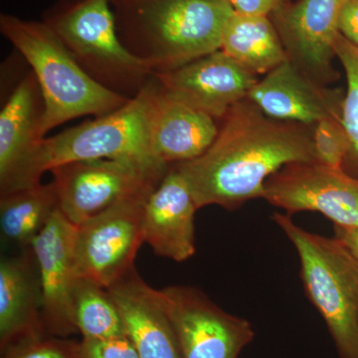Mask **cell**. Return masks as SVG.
Here are the masks:
<instances>
[{
  "label": "cell",
  "instance_id": "6da1fadb",
  "mask_svg": "<svg viewBox=\"0 0 358 358\" xmlns=\"http://www.w3.org/2000/svg\"><path fill=\"white\" fill-rule=\"evenodd\" d=\"M222 121L203 155L173 164L199 209L218 205L233 210L263 199L268 179L282 167L317 162L313 128L272 119L248 99L237 103Z\"/></svg>",
  "mask_w": 358,
  "mask_h": 358
},
{
  "label": "cell",
  "instance_id": "7a4b0ae2",
  "mask_svg": "<svg viewBox=\"0 0 358 358\" xmlns=\"http://www.w3.org/2000/svg\"><path fill=\"white\" fill-rule=\"evenodd\" d=\"M0 29L31 66L38 82L44 101V136L76 117L110 114L131 99L90 76L47 23L1 15Z\"/></svg>",
  "mask_w": 358,
  "mask_h": 358
},
{
  "label": "cell",
  "instance_id": "3957f363",
  "mask_svg": "<svg viewBox=\"0 0 358 358\" xmlns=\"http://www.w3.org/2000/svg\"><path fill=\"white\" fill-rule=\"evenodd\" d=\"M273 219L293 243L306 293L326 322L341 358H358V262L336 238L313 234L289 214Z\"/></svg>",
  "mask_w": 358,
  "mask_h": 358
},
{
  "label": "cell",
  "instance_id": "277c9868",
  "mask_svg": "<svg viewBox=\"0 0 358 358\" xmlns=\"http://www.w3.org/2000/svg\"><path fill=\"white\" fill-rule=\"evenodd\" d=\"M159 92L155 78L114 112L44 138L39 155L40 173L68 162L102 159L134 162L152 171H169L171 166L155 159L150 147V127Z\"/></svg>",
  "mask_w": 358,
  "mask_h": 358
},
{
  "label": "cell",
  "instance_id": "5b68a950",
  "mask_svg": "<svg viewBox=\"0 0 358 358\" xmlns=\"http://www.w3.org/2000/svg\"><path fill=\"white\" fill-rule=\"evenodd\" d=\"M233 13L227 0H143L136 11L143 45L138 57L154 75L220 50Z\"/></svg>",
  "mask_w": 358,
  "mask_h": 358
},
{
  "label": "cell",
  "instance_id": "8992f818",
  "mask_svg": "<svg viewBox=\"0 0 358 358\" xmlns=\"http://www.w3.org/2000/svg\"><path fill=\"white\" fill-rule=\"evenodd\" d=\"M145 190L76 226L75 256L79 277L108 289L134 268V259L145 243Z\"/></svg>",
  "mask_w": 358,
  "mask_h": 358
},
{
  "label": "cell",
  "instance_id": "52a82bcc",
  "mask_svg": "<svg viewBox=\"0 0 358 358\" xmlns=\"http://www.w3.org/2000/svg\"><path fill=\"white\" fill-rule=\"evenodd\" d=\"M47 24L99 83H138L152 76L145 61L117 37L109 0H84Z\"/></svg>",
  "mask_w": 358,
  "mask_h": 358
},
{
  "label": "cell",
  "instance_id": "ba28073f",
  "mask_svg": "<svg viewBox=\"0 0 358 358\" xmlns=\"http://www.w3.org/2000/svg\"><path fill=\"white\" fill-rule=\"evenodd\" d=\"M50 171L59 209L77 226L131 195L152 189L169 171H152L134 162L102 159L68 162Z\"/></svg>",
  "mask_w": 358,
  "mask_h": 358
},
{
  "label": "cell",
  "instance_id": "9c48e42d",
  "mask_svg": "<svg viewBox=\"0 0 358 358\" xmlns=\"http://www.w3.org/2000/svg\"><path fill=\"white\" fill-rule=\"evenodd\" d=\"M182 358H238L255 336L248 320L218 307L194 287L157 289Z\"/></svg>",
  "mask_w": 358,
  "mask_h": 358
},
{
  "label": "cell",
  "instance_id": "30bf717a",
  "mask_svg": "<svg viewBox=\"0 0 358 358\" xmlns=\"http://www.w3.org/2000/svg\"><path fill=\"white\" fill-rule=\"evenodd\" d=\"M263 199L287 211L320 212L334 226L358 229V178L345 169L296 162L268 179Z\"/></svg>",
  "mask_w": 358,
  "mask_h": 358
},
{
  "label": "cell",
  "instance_id": "8fae6325",
  "mask_svg": "<svg viewBox=\"0 0 358 358\" xmlns=\"http://www.w3.org/2000/svg\"><path fill=\"white\" fill-rule=\"evenodd\" d=\"M43 113V96L32 72L0 113V196L39 185Z\"/></svg>",
  "mask_w": 358,
  "mask_h": 358
},
{
  "label": "cell",
  "instance_id": "7c38bea8",
  "mask_svg": "<svg viewBox=\"0 0 358 358\" xmlns=\"http://www.w3.org/2000/svg\"><path fill=\"white\" fill-rule=\"evenodd\" d=\"M348 0H300L273 13L288 60L315 83L338 78L333 62L339 16Z\"/></svg>",
  "mask_w": 358,
  "mask_h": 358
},
{
  "label": "cell",
  "instance_id": "4fadbf2b",
  "mask_svg": "<svg viewBox=\"0 0 358 358\" xmlns=\"http://www.w3.org/2000/svg\"><path fill=\"white\" fill-rule=\"evenodd\" d=\"M75 238L76 225L58 209L30 247L38 267L45 331L59 338L77 331L72 313V294L79 277Z\"/></svg>",
  "mask_w": 358,
  "mask_h": 358
},
{
  "label": "cell",
  "instance_id": "5bb4252c",
  "mask_svg": "<svg viewBox=\"0 0 358 358\" xmlns=\"http://www.w3.org/2000/svg\"><path fill=\"white\" fill-rule=\"evenodd\" d=\"M167 95L223 120L237 103L248 96L257 75L218 50L178 69L152 75Z\"/></svg>",
  "mask_w": 358,
  "mask_h": 358
},
{
  "label": "cell",
  "instance_id": "9a60e30c",
  "mask_svg": "<svg viewBox=\"0 0 358 358\" xmlns=\"http://www.w3.org/2000/svg\"><path fill=\"white\" fill-rule=\"evenodd\" d=\"M341 90L327 88L306 76L289 60L257 82L247 99L278 121L313 128L327 117H341Z\"/></svg>",
  "mask_w": 358,
  "mask_h": 358
},
{
  "label": "cell",
  "instance_id": "2e32d148",
  "mask_svg": "<svg viewBox=\"0 0 358 358\" xmlns=\"http://www.w3.org/2000/svg\"><path fill=\"white\" fill-rule=\"evenodd\" d=\"M196 203L185 179L171 166L148 195L143 213L145 243L157 256L185 262L195 254Z\"/></svg>",
  "mask_w": 358,
  "mask_h": 358
},
{
  "label": "cell",
  "instance_id": "e0dca14e",
  "mask_svg": "<svg viewBox=\"0 0 358 358\" xmlns=\"http://www.w3.org/2000/svg\"><path fill=\"white\" fill-rule=\"evenodd\" d=\"M108 291L121 313L127 336L140 358H182L176 331L157 289L131 268Z\"/></svg>",
  "mask_w": 358,
  "mask_h": 358
},
{
  "label": "cell",
  "instance_id": "ac0fdd59",
  "mask_svg": "<svg viewBox=\"0 0 358 358\" xmlns=\"http://www.w3.org/2000/svg\"><path fill=\"white\" fill-rule=\"evenodd\" d=\"M215 121L167 95L159 85L150 127V147L155 159L169 166L197 159L217 136Z\"/></svg>",
  "mask_w": 358,
  "mask_h": 358
},
{
  "label": "cell",
  "instance_id": "d6986e66",
  "mask_svg": "<svg viewBox=\"0 0 358 358\" xmlns=\"http://www.w3.org/2000/svg\"><path fill=\"white\" fill-rule=\"evenodd\" d=\"M45 336L41 294L26 259L0 263V346Z\"/></svg>",
  "mask_w": 358,
  "mask_h": 358
},
{
  "label": "cell",
  "instance_id": "ffe728a7",
  "mask_svg": "<svg viewBox=\"0 0 358 358\" xmlns=\"http://www.w3.org/2000/svg\"><path fill=\"white\" fill-rule=\"evenodd\" d=\"M220 50L257 76L268 74L288 60L279 33L268 16L235 11L224 29Z\"/></svg>",
  "mask_w": 358,
  "mask_h": 358
},
{
  "label": "cell",
  "instance_id": "44dd1931",
  "mask_svg": "<svg viewBox=\"0 0 358 358\" xmlns=\"http://www.w3.org/2000/svg\"><path fill=\"white\" fill-rule=\"evenodd\" d=\"M59 209L55 183L39 185L0 196L2 237L20 246L31 247Z\"/></svg>",
  "mask_w": 358,
  "mask_h": 358
},
{
  "label": "cell",
  "instance_id": "7402d4cb",
  "mask_svg": "<svg viewBox=\"0 0 358 358\" xmlns=\"http://www.w3.org/2000/svg\"><path fill=\"white\" fill-rule=\"evenodd\" d=\"M72 313L83 338L127 336L121 313L108 289L86 278L78 277L75 284Z\"/></svg>",
  "mask_w": 358,
  "mask_h": 358
},
{
  "label": "cell",
  "instance_id": "603a6c76",
  "mask_svg": "<svg viewBox=\"0 0 358 358\" xmlns=\"http://www.w3.org/2000/svg\"><path fill=\"white\" fill-rule=\"evenodd\" d=\"M334 51L348 81V92L341 105V124L350 145L345 164L350 162L358 169V47L339 34Z\"/></svg>",
  "mask_w": 358,
  "mask_h": 358
},
{
  "label": "cell",
  "instance_id": "cb8c5ba5",
  "mask_svg": "<svg viewBox=\"0 0 358 358\" xmlns=\"http://www.w3.org/2000/svg\"><path fill=\"white\" fill-rule=\"evenodd\" d=\"M313 141L317 164L345 169L350 145L341 117H327L317 122L313 128Z\"/></svg>",
  "mask_w": 358,
  "mask_h": 358
},
{
  "label": "cell",
  "instance_id": "d4e9b609",
  "mask_svg": "<svg viewBox=\"0 0 358 358\" xmlns=\"http://www.w3.org/2000/svg\"><path fill=\"white\" fill-rule=\"evenodd\" d=\"M1 358H83L81 343L59 336L24 339L1 350Z\"/></svg>",
  "mask_w": 358,
  "mask_h": 358
},
{
  "label": "cell",
  "instance_id": "484cf974",
  "mask_svg": "<svg viewBox=\"0 0 358 358\" xmlns=\"http://www.w3.org/2000/svg\"><path fill=\"white\" fill-rule=\"evenodd\" d=\"M83 358H140L131 339L127 336L102 339L83 338Z\"/></svg>",
  "mask_w": 358,
  "mask_h": 358
},
{
  "label": "cell",
  "instance_id": "4316f807",
  "mask_svg": "<svg viewBox=\"0 0 358 358\" xmlns=\"http://www.w3.org/2000/svg\"><path fill=\"white\" fill-rule=\"evenodd\" d=\"M233 10L243 15L268 16L281 8L282 0H228Z\"/></svg>",
  "mask_w": 358,
  "mask_h": 358
},
{
  "label": "cell",
  "instance_id": "83f0119b",
  "mask_svg": "<svg viewBox=\"0 0 358 358\" xmlns=\"http://www.w3.org/2000/svg\"><path fill=\"white\" fill-rule=\"evenodd\" d=\"M339 33L358 47V0H348L341 9Z\"/></svg>",
  "mask_w": 358,
  "mask_h": 358
},
{
  "label": "cell",
  "instance_id": "f1b7e54d",
  "mask_svg": "<svg viewBox=\"0 0 358 358\" xmlns=\"http://www.w3.org/2000/svg\"><path fill=\"white\" fill-rule=\"evenodd\" d=\"M336 238L350 251L358 262V229H348V228L334 226Z\"/></svg>",
  "mask_w": 358,
  "mask_h": 358
},
{
  "label": "cell",
  "instance_id": "f546056e",
  "mask_svg": "<svg viewBox=\"0 0 358 358\" xmlns=\"http://www.w3.org/2000/svg\"><path fill=\"white\" fill-rule=\"evenodd\" d=\"M227 1H228V0H227Z\"/></svg>",
  "mask_w": 358,
  "mask_h": 358
}]
</instances>
